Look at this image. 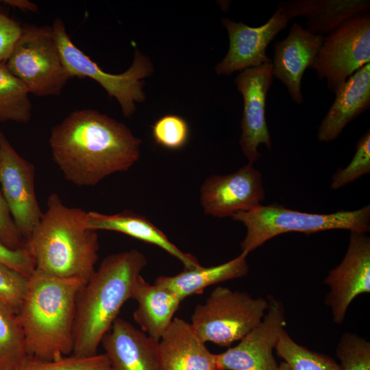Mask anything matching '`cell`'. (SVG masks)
<instances>
[{
    "label": "cell",
    "instance_id": "obj_26",
    "mask_svg": "<svg viewBox=\"0 0 370 370\" xmlns=\"http://www.w3.org/2000/svg\"><path fill=\"white\" fill-rule=\"evenodd\" d=\"M275 349L291 370H340L339 365L330 356L298 344L284 329Z\"/></svg>",
    "mask_w": 370,
    "mask_h": 370
},
{
    "label": "cell",
    "instance_id": "obj_15",
    "mask_svg": "<svg viewBox=\"0 0 370 370\" xmlns=\"http://www.w3.org/2000/svg\"><path fill=\"white\" fill-rule=\"evenodd\" d=\"M273 77L272 63H267L245 69L235 79L244 103L239 143L244 156L251 164L260 157L258 149L260 144L271 149L272 142L265 118V107Z\"/></svg>",
    "mask_w": 370,
    "mask_h": 370
},
{
    "label": "cell",
    "instance_id": "obj_30",
    "mask_svg": "<svg viewBox=\"0 0 370 370\" xmlns=\"http://www.w3.org/2000/svg\"><path fill=\"white\" fill-rule=\"evenodd\" d=\"M187 122L181 116L167 114L158 119L152 125V136L155 142L169 149L183 147L188 138Z\"/></svg>",
    "mask_w": 370,
    "mask_h": 370
},
{
    "label": "cell",
    "instance_id": "obj_20",
    "mask_svg": "<svg viewBox=\"0 0 370 370\" xmlns=\"http://www.w3.org/2000/svg\"><path fill=\"white\" fill-rule=\"evenodd\" d=\"M335 99L317 134L321 142L335 140L344 127L370 106V64L356 71L335 92Z\"/></svg>",
    "mask_w": 370,
    "mask_h": 370
},
{
    "label": "cell",
    "instance_id": "obj_32",
    "mask_svg": "<svg viewBox=\"0 0 370 370\" xmlns=\"http://www.w3.org/2000/svg\"><path fill=\"white\" fill-rule=\"evenodd\" d=\"M0 243L12 250L25 247V241L20 234L8 204L0 191Z\"/></svg>",
    "mask_w": 370,
    "mask_h": 370
},
{
    "label": "cell",
    "instance_id": "obj_13",
    "mask_svg": "<svg viewBox=\"0 0 370 370\" xmlns=\"http://www.w3.org/2000/svg\"><path fill=\"white\" fill-rule=\"evenodd\" d=\"M264 198L262 174L251 163L232 173L211 175L200 188L204 212L218 218L254 210Z\"/></svg>",
    "mask_w": 370,
    "mask_h": 370
},
{
    "label": "cell",
    "instance_id": "obj_31",
    "mask_svg": "<svg viewBox=\"0 0 370 370\" xmlns=\"http://www.w3.org/2000/svg\"><path fill=\"white\" fill-rule=\"evenodd\" d=\"M29 278L0 263V299L16 312L25 296Z\"/></svg>",
    "mask_w": 370,
    "mask_h": 370
},
{
    "label": "cell",
    "instance_id": "obj_21",
    "mask_svg": "<svg viewBox=\"0 0 370 370\" xmlns=\"http://www.w3.org/2000/svg\"><path fill=\"white\" fill-rule=\"evenodd\" d=\"M132 299L138 304L134 320L140 330L157 341L173 319L182 302L175 294L149 283L141 275L134 283Z\"/></svg>",
    "mask_w": 370,
    "mask_h": 370
},
{
    "label": "cell",
    "instance_id": "obj_5",
    "mask_svg": "<svg viewBox=\"0 0 370 370\" xmlns=\"http://www.w3.org/2000/svg\"><path fill=\"white\" fill-rule=\"evenodd\" d=\"M232 218L246 227L241 249L247 255L272 238L290 232L310 234L340 229L365 234L370 230L369 205L353 211L331 214L304 212L280 205H261L249 211L238 212Z\"/></svg>",
    "mask_w": 370,
    "mask_h": 370
},
{
    "label": "cell",
    "instance_id": "obj_7",
    "mask_svg": "<svg viewBox=\"0 0 370 370\" xmlns=\"http://www.w3.org/2000/svg\"><path fill=\"white\" fill-rule=\"evenodd\" d=\"M5 64L30 93L38 97L58 95L72 78L52 27H23Z\"/></svg>",
    "mask_w": 370,
    "mask_h": 370
},
{
    "label": "cell",
    "instance_id": "obj_37",
    "mask_svg": "<svg viewBox=\"0 0 370 370\" xmlns=\"http://www.w3.org/2000/svg\"><path fill=\"white\" fill-rule=\"evenodd\" d=\"M0 134H1V132H0Z\"/></svg>",
    "mask_w": 370,
    "mask_h": 370
},
{
    "label": "cell",
    "instance_id": "obj_34",
    "mask_svg": "<svg viewBox=\"0 0 370 370\" xmlns=\"http://www.w3.org/2000/svg\"><path fill=\"white\" fill-rule=\"evenodd\" d=\"M22 31L16 21L0 13V62L8 59Z\"/></svg>",
    "mask_w": 370,
    "mask_h": 370
},
{
    "label": "cell",
    "instance_id": "obj_2",
    "mask_svg": "<svg viewBox=\"0 0 370 370\" xmlns=\"http://www.w3.org/2000/svg\"><path fill=\"white\" fill-rule=\"evenodd\" d=\"M140 251L132 249L106 256L76 298L73 354H97L104 335L132 299L134 283L147 266Z\"/></svg>",
    "mask_w": 370,
    "mask_h": 370
},
{
    "label": "cell",
    "instance_id": "obj_23",
    "mask_svg": "<svg viewBox=\"0 0 370 370\" xmlns=\"http://www.w3.org/2000/svg\"><path fill=\"white\" fill-rule=\"evenodd\" d=\"M301 16L307 18L308 30L329 34L346 20L369 11L367 0H300Z\"/></svg>",
    "mask_w": 370,
    "mask_h": 370
},
{
    "label": "cell",
    "instance_id": "obj_28",
    "mask_svg": "<svg viewBox=\"0 0 370 370\" xmlns=\"http://www.w3.org/2000/svg\"><path fill=\"white\" fill-rule=\"evenodd\" d=\"M336 354L340 370H370V343L356 334L346 332L341 336Z\"/></svg>",
    "mask_w": 370,
    "mask_h": 370
},
{
    "label": "cell",
    "instance_id": "obj_1",
    "mask_svg": "<svg viewBox=\"0 0 370 370\" xmlns=\"http://www.w3.org/2000/svg\"><path fill=\"white\" fill-rule=\"evenodd\" d=\"M141 140L123 123L90 109L72 112L51 130L52 158L64 178L97 185L130 169L140 158Z\"/></svg>",
    "mask_w": 370,
    "mask_h": 370
},
{
    "label": "cell",
    "instance_id": "obj_33",
    "mask_svg": "<svg viewBox=\"0 0 370 370\" xmlns=\"http://www.w3.org/2000/svg\"><path fill=\"white\" fill-rule=\"evenodd\" d=\"M0 263L17 271L27 278L36 269L33 257L25 247L12 250L1 243H0Z\"/></svg>",
    "mask_w": 370,
    "mask_h": 370
},
{
    "label": "cell",
    "instance_id": "obj_11",
    "mask_svg": "<svg viewBox=\"0 0 370 370\" xmlns=\"http://www.w3.org/2000/svg\"><path fill=\"white\" fill-rule=\"evenodd\" d=\"M34 177V166L21 157L1 132V193L25 241L30 237L42 214L36 195Z\"/></svg>",
    "mask_w": 370,
    "mask_h": 370
},
{
    "label": "cell",
    "instance_id": "obj_9",
    "mask_svg": "<svg viewBox=\"0 0 370 370\" xmlns=\"http://www.w3.org/2000/svg\"><path fill=\"white\" fill-rule=\"evenodd\" d=\"M370 62V15L360 12L324 37L311 67L336 92L356 71Z\"/></svg>",
    "mask_w": 370,
    "mask_h": 370
},
{
    "label": "cell",
    "instance_id": "obj_24",
    "mask_svg": "<svg viewBox=\"0 0 370 370\" xmlns=\"http://www.w3.org/2000/svg\"><path fill=\"white\" fill-rule=\"evenodd\" d=\"M29 357L17 312L0 299V370H15Z\"/></svg>",
    "mask_w": 370,
    "mask_h": 370
},
{
    "label": "cell",
    "instance_id": "obj_29",
    "mask_svg": "<svg viewBox=\"0 0 370 370\" xmlns=\"http://www.w3.org/2000/svg\"><path fill=\"white\" fill-rule=\"evenodd\" d=\"M370 172V131L358 140L356 152L349 164L339 169L332 175L331 187L336 190L343 187Z\"/></svg>",
    "mask_w": 370,
    "mask_h": 370
},
{
    "label": "cell",
    "instance_id": "obj_16",
    "mask_svg": "<svg viewBox=\"0 0 370 370\" xmlns=\"http://www.w3.org/2000/svg\"><path fill=\"white\" fill-rule=\"evenodd\" d=\"M323 38L293 23L287 37L274 44L273 76L286 86L291 99L298 104L304 101L301 88L304 73L312 67Z\"/></svg>",
    "mask_w": 370,
    "mask_h": 370
},
{
    "label": "cell",
    "instance_id": "obj_6",
    "mask_svg": "<svg viewBox=\"0 0 370 370\" xmlns=\"http://www.w3.org/2000/svg\"><path fill=\"white\" fill-rule=\"evenodd\" d=\"M268 307V299L219 286L195 306L190 324L205 343L230 347L261 322Z\"/></svg>",
    "mask_w": 370,
    "mask_h": 370
},
{
    "label": "cell",
    "instance_id": "obj_22",
    "mask_svg": "<svg viewBox=\"0 0 370 370\" xmlns=\"http://www.w3.org/2000/svg\"><path fill=\"white\" fill-rule=\"evenodd\" d=\"M247 254L242 253L219 265L202 266L184 269L173 276H159L154 284L175 294L182 301L185 298L204 292L205 288L225 281L244 277L249 272Z\"/></svg>",
    "mask_w": 370,
    "mask_h": 370
},
{
    "label": "cell",
    "instance_id": "obj_4",
    "mask_svg": "<svg viewBox=\"0 0 370 370\" xmlns=\"http://www.w3.org/2000/svg\"><path fill=\"white\" fill-rule=\"evenodd\" d=\"M86 282L36 269L17 314L29 356L53 360L72 354L76 298Z\"/></svg>",
    "mask_w": 370,
    "mask_h": 370
},
{
    "label": "cell",
    "instance_id": "obj_3",
    "mask_svg": "<svg viewBox=\"0 0 370 370\" xmlns=\"http://www.w3.org/2000/svg\"><path fill=\"white\" fill-rule=\"evenodd\" d=\"M38 223L25 247L36 269L49 275L87 282L95 271L99 243L97 231L86 225L87 212L66 206L51 194Z\"/></svg>",
    "mask_w": 370,
    "mask_h": 370
},
{
    "label": "cell",
    "instance_id": "obj_12",
    "mask_svg": "<svg viewBox=\"0 0 370 370\" xmlns=\"http://www.w3.org/2000/svg\"><path fill=\"white\" fill-rule=\"evenodd\" d=\"M269 307L261 321L238 345L215 354L219 370H278L273 350L286 325L280 301L268 297Z\"/></svg>",
    "mask_w": 370,
    "mask_h": 370
},
{
    "label": "cell",
    "instance_id": "obj_8",
    "mask_svg": "<svg viewBox=\"0 0 370 370\" xmlns=\"http://www.w3.org/2000/svg\"><path fill=\"white\" fill-rule=\"evenodd\" d=\"M63 62L72 77H90L99 83L110 97L119 103L123 115L130 117L136 110L135 102H143V79L152 73L150 60L136 50L131 66L121 74L105 72L78 49L69 36L63 21L57 18L52 25Z\"/></svg>",
    "mask_w": 370,
    "mask_h": 370
},
{
    "label": "cell",
    "instance_id": "obj_10",
    "mask_svg": "<svg viewBox=\"0 0 370 370\" xmlns=\"http://www.w3.org/2000/svg\"><path fill=\"white\" fill-rule=\"evenodd\" d=\"M298 16L292 1L279 2L278 9L264 25L253 27L241 22L222 19L230 39L228 51L215 67L219 75H230L237 71L272 63L266 49L290 20Z\"/></svg>",
    "mask_w": 370,
    "mask_h": 370
},
{
    "label": "cell",
    "instance_id": "obj_35",
    "mask_svg": "<svg viewBox=\"0 0 370 370\" xmlns=\"http://www.w3.org/2000/svg\"><path fill=\"white\" fill-rule=\"evenodd\" d=\"M2 2L24 12H36L38 10L36 4L27 0H5L2 1Z\"/></svg>",
    "mask_w": 370,
    "mask_h": 370
},
{
    "label": "cell",
    "instance_id": "obj_25",
    "mask_svg": "<svg viewBox=\"0 0 370 370\" xmlns=\"http://www.w3.org/2000/svg\"><path fill=\"white\" fill-rule=\"evenodd\" d=\"M26 86L0 62V121L26 123L31 119L32 103Z\"/></svg>",
    "mask_w": 370,
    "mask_h": 370
},
{
    "label": "cell",
    "instance_id": "obj_27",
    "mask_svg": "<svg viewBox=\"0 0 370 370\" xmlns=\"http://www.w3.org/2000/svg\"><path fill=\"white\" fill-rule=\"evenodd\" d=\"M15 370H110V363L105 354L79 357L74 354L53 360L29 356Z\"/></svg>",
    "mask_w": 370,
    "mask_h": 370
},
{
    "label": "cell",
    "instance_id": "obj_36",
    "mask_svg": "<svg viewBox=\"0 0 370 370\" xmlns=\"http://www.w3.org/2000/svg\"><path fill=\"white\" fill-rule=\"evenodd\" d=\"M278 370H291V369L285 362H282L280 365Z\"/></svg>",
    "mask_w": 370,
    "mask_h": 370
},
{
    "label": "cell",
    "instance_id": "obj_19",
    "mask_svg": "<svg viewBox=\"0 0 370 370\" xmlns=\"http://www.w3.org/2000/svg\"><path fill=\"white\" fill-rule=\"evenodd\" d=\"M86 225L92 230L117 232L159 247L180 261L184 269L201 267L194 256L181 251L147 218L133 211L113 214L90 211L86 214Z\"/></svg>",
    "mask_w": 370,
    "mask_h": 370
},
{
    "label": "cell",
    "instance_id": "obj_18",
    "mask_svg": "<svg viewBox=\"0 0 370 370\" xmlns=\"http://www.w3.org/2000/svg\"><path fill=\"white\" fill-rule=\"evenodd\" d=\"M188 321L173 318L158 341L162 370H219L211 353Z\"/></svg>",
    "mask_w": 370,
    "mask_h": 370
},
{
    "label": "cell",
    "instance_id": "obj_17",
    "mask_svg": "<svg viewBox=\"0 0 370 370\" xmlns=\"http://www.w3.org/2000/svg\"><path fill=\"white\" fill-rule=\"evenodd\" d=\"M110 370H162L158 341L117 318L103 337Z\"/></svg>",
    "mask_w": 370,
    "mask_h": 370
},
{
    "label": "cell",
    "instance_id": "obj_14",
    "mask_svg": "<svg viewBox=\"0 0 370 370\" xmlns=\"http://www.w3.org/2000/svg\"><path fill=\"white\" fill-rule=\"evenodd\" d=\"M330 291L325 304L331 308L333 321L341 324L347 309L359 295L370 292V238L365 233L350 232L347 252L341 262L324 280Z\"/></svg>",
    "mask_w": 370,
    "mask_h": 370
}]
</instances>
